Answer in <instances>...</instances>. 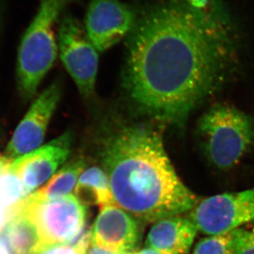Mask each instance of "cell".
Instances as JSON below:
<instances>
[{"mask_svg":"<svg viewBox=\"0 0 254 254\" xmlns=\"http://www.w3.org/2000/svg\"><path fill=\"white\" fill-rule=\"evenodd\" d=\"M235 36L218 0H165L148 8L127 36L124 85L135 110L184 126L230 73Z\"/></svg>","mask_w":254,"mask_h":254,"instance_id":"cell-1","label":"cell"},{"mask_svg":"<svg viewBox=\"0 0 254 254\" xmlns=\"http://www.w3.org/2000/svg\"><path fill=\"white\" fill-rule=\"evenodd\" d=\"M104 164L116 206L146 222L190 211L200 200L185 185L161 132L145 124L125 125L104 142Z\"/></svg>","mask_w":254,"mask_h":254,"instance_id":"cell-2","label":"cell"},{"mask_svg":"<svg viewBox=\"0 0 254 254\" xmlns=\"http://www.w3.org/2000/svg\"><path fill=\"white\" fill-rule=\"evenodd\" d=\"M74 0H41L38 11L22 36L17 55V80L20 95L33 98L58 56L56 26L65 8Z\"/></svg>","mask_w":254,"mask_h":254,"instance_id":"cell-3","label":"cell"},{"mask_svg":"<svg viewBox=\"0 0 254 254\" xmlns=\"http://www.w3.org/2000/svg\"><path fill=\"white\" fill-rule=\"evenodd\" d=\"M197 133L211 163L228 170L236 166L254 146V122L234 106L216 105L199 119Z\"/></svg>","mask_w":254,"mask_h":254,"instance_id":"cell-4","label":"cell"},{"mask_svg":"<svg viewBox=\"0 0 254 254\" xmlns=\"http://www.w3.org/2000/svg\"><path fill=\"white\" fill-rule=\"evenodd\" d=\"M58 52L80 93L90 98L95 93L99 67V52L84 26L65 12L58 24Z\"/></svg>","mask_w":254,"mask_h":254,"instance_id":"cell-5","label":"cell"},{"mask_svg":"<svg viewBox=\"0 0 254 254\" xmlns=\"http://www.w3.org/2000/svg\"><path fill=\"white\" fill-rule=\"evenodd\" d=\"M22 209L35 221L44 246L77 245L82 240L86 210L81 201L68 194L53 201H35L27 197Z\"/></svg>","mask_w":254,"mask_h":254,"instance_id":"cell-6","label":"cell"},{"mask_svg":"<svg viewBox=\"0 0 254 254\" xmlns=\"http://www.w3.org/2000/svg\"><path fill=\"white\" fill-rule=\"evenodd\" d=\"M189 218L198 231L207 235L242 227L254 221V188L203 199L190 211Z\"/></svg>","mask_w":254,"mask_h":254,"instance_id":"cell-7","label":"cell"},{"mask_svg":"<svg viewBox=\"0 0 254 254\" xmlns=\"http://www.w3.org/2000/svg\"><path fill=\"white\" fill-rule=\"evenodd\" d=\"M131 5L120 0H90L85 29L98 50L105 52L127 37L137 22Z\"/></svg>","mask_w":254,"mask_h":254,"instance_id":"cell-8","label":"cell"},{"mask_svg":"<svg viewBox=\"0 0 254 254\" xmlns=\"http://www.w3.org/2000/svg\"><path fill=\"white\" fill-rule=\"evenodd\" d=\"M61 96V85L56 81L34 100L7 144L5 156L14 161L41 147Z\"/></svg>","mask_w":254,"mask_h":254,"instance_id":"cell-9","label":"cell"},{"mask_svg":"<svg viewBox=\"0 0 254 254\" xmlns=\"http://www.w3.org/2000/svg\"><path fill=\"white\" fill-rule=\"evenodd\" d=\"M71 134L66 132L56 139L12 161L9 172L24 185L27 196L54 175L69 156Z\"/></svg>","mask_w":254,"mask_h":254,"instance_id":"cell-10","label":"cell"},{"mask_svg":"<svg viewBox=\"0 0 254 254\" xmlns=\"http://www.w3.org/2000/svg\"><path fill=\"white\" fill-rule=\"evenodd\" d=\"M139 238L134 218L115 205L101 208L91 240L95 245L117 254L132 253Z\"/></svg>","mask_w":254,"mask_h":254,"instance_id":"cell-11","label":"cell"},{"mask_svg":"<svg viewBox=\"0 0 254 254\" xmlns=\"http://www.w3.org/2000/svg\"><path fill=\"white\" fill-rule=\"evenodd\" d=\"M197 228L190 218L172 216L156 221L146 238V247L155 250L186 254L197 235Z\"/></svg>","mask_w":254,"mask_h":254,"instance_id":"cell-12","label":"cell"},{"mask_svg":"<svg viewBox=\"0 0 254 254\" xmlns=\"http://www.w3.org/2000/svg\"><path fill=\"white\" fill-rule=\"evenodd\" d=\"M2 232L12 254H36L44 246L35 221L22 207L8 221Z\"/></svg>","mask_w":254,"mask_h":254,"instance_id":"cell-13","label":"cell"},{"mask_svg":"<svg viewBox=\"0 0 254 254\" xmlns=\"http://www.w3.org/2000/svg\"><path fill=\"white\" fill-rule=\"evenodd\" d=\"M75 192L83 205L96 204L101 209L115 205L108 177L99 167H91L82 173Z\"/></svg>","mask_w":254,"mask_h":254,"instance_id":"cell-14","label":"cell"},{"mask_svg":"<svg viewBox=\"0 0 254 254\" xmlns=\"http://www.w3.org/2000/svg\"><path fill=\"white\" fill-rule=\"evenodd\" d=\"M84 168V163L77 161L65 166L56 174L48 184L38 191L29 195L35 201H53L68 194L75 187L80 174Z\"/></svg>","mask_w":254,"mask_h":254,"instance_id":"cell-15","label":"cell"},{"mask_svg":"<svg viewBox=\"0 0 254 254\" xmlns=\"http://www.w3.org/2000/svg\"><path fill=\"white\" fill-rule=\"evenodd\" d=\"M241 227L230 232L210 235L197 244L192 254H235Z\"/></svg>","mask_w":254,"mask_h":254,"instance_id":"cell-16","label":"cell"},{"mask_svg":"<svg viewBox=\"0 0 254 254\" xmlns=\"http://www.w3.org/2000/svg\"><path fill=\"white\" fill-rule=\"evenodd\" d=\"M27 197L24 185L17 175L7 171L0 176V207L18 208Z\"/></svg>","mask_w":254,"mask_h":254,"instance_id":"cell-17","label":"cell"},{"mask_svg":"<svg viewBox=\"0 0 254 254\" xmlns=\"http://www.w3.org/2000/svg\"><path fill=\"white\" fill-rule=\"evenodd\" d=\"M91 234L85 235L77 245H52L41 248L36 254H84L85 247L91 239Z\"/></svg>","mask_w":254,"mask_h":254,"instance_id":"cell-18","label":"cell"},{"mask_svg":"<svg viewBox=\"0 0 254 254\" xmlns=\"http://www.w3.org/2000/svg\"><path fill=\"white\" fill-rule=\"evenodd\" d=\"M235 254H254V221L241 227V234Z\"/></svg>","mask_w":254,"mask_h":254,"instance_id":"cell-19","label":"cell"},{"mask_svg":"<svg viewBox=\"0 0 254 254\" xmlns=\"http://www.w3.org/2000/svg\"><path fill=\"white\" fill-rule=\"evenodd\" d=\"M84 254H117L115 253L111 252L110 250H105L103 248L99 247L95 245L91 239L86 244L85 247Z\"/></svg>","mask_w":254,"mask_h":254,"instance_id":"cell-20","label":"cell"},{"mask_svg":"<svg viewBox=\"0 0 254 254\" xmlns=\"http://www.w3.org/2000/svg\"><path fill=\"white\" fill-rule=\"evenodd\" d=\"M0 254H12L7 238L3 232H0Z\"/></svg>","mask_w":254,"mask_h":254,"instance_id":"cell-21","label":"cell"},{"mask_svg":"<svg viewBox=\"0 0 254 254\" xmlns=\"http://www.w3.org/2000/svg\"><path fill=\"white\" fill-rule=\"evenodd\" d=\"M138 254H175L173 253L165 252L161 250H155L153 248L146 247L140 251Z\"/></svg>","mask_w":254,"mask_h":254,"instance_id":"cell-22","label":"cell"},{"mask_svg":"<svg viewBox=\"0 0 254 254\" xmlns=\"http://www.w3.org/2000/svg\"><path fill=\"white\" fill-rule=\"evenodd\" d=\"M3 19H4V10L2 5L0 3V39L2 36V29H3Z\"/></svg>","mask_w":254,"mask_h":254,"instance_id":"cell-23","label":"cell"},{"mask_svg":"<svg viewBox=\"0 0 254 254\" xmlns=\"http://www.w3.org/2000/svg\"><path fill=\"white\" fill-rule=\"evenodd\" d=\"M0 145H1V131H0Z\"/></svg>","mask_w":254,"mask_h":254,"instance_id":"cell-24","label":"cell"},{"mask_svg":"<svg viewBox=\"0 0 254 254\" xmlns=\"http://www.w3.org/2000/svg\"><path fill=\"white\" fill-rule=\"evenodd\" d=\"M134 254V253H130V254Z\"/></svg>","mask_w":254,"mask_h":254,"instance_id":"cell-25","label":"cell"}]
</instances>
